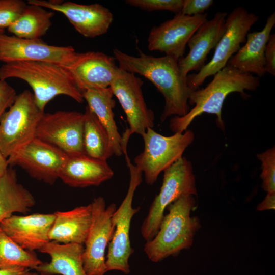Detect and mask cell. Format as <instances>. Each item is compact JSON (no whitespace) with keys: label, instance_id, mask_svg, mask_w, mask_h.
<instances>
[{"label":"cell","instance_id":"6da1fadb","mask_svg":"<svg viewBox=\"0 0 275 275\" xmlns=\"http://www.w3.org/2000/svg\"><path fill=\"white\" fill-rule=\"evenodd\" d=\"M113 53L119 68L140 75L151 81L163 95L165 104L160 119L182 117L190 110V92L186 77L181 72L178 61L171 56L155 57L142 51L133 56L115 48Z\"/></svg>","mask_w":275,"mask_h":275},{"label":"cell","instance_id":"7a4b0ae2","mask_svg":"<svg viewBox=\"0 0 275 275\" xmlns=\"http://www.w3.org/2000/svg\"><path fill=\"white\" fill-rule=\"evenodd\" d=\"M260 84L259 77L227 65L214 75L206 87L190 91L188 103L194 107L183 116L173 117L170 121V128L174 133H183L196 117L209 113L217 116V124L224 131L222 109L227 96L231 93L238 92L246 98L249 96L245 91L256 90Z\"/></svg>","mask_w":275,"mask_h":275},{"label":"cell","instance_id":"3957f363","mask_svg":"<svg viewBox=\"0 0 275 275\" xmlns=\"http://www.w3.org/2000/svg\"><path fill=\"white\" fill-rule=\"evenodd\" d=\"M17 78L32 88L37 106L44 111L49 101L59 95L68 96L78 103L84 101L66 68L45 62L16 61L3 63L0 67V80Z\"/></svg>","mask_w":275,"mask_h":275},{"label":"cell","instance_id":"277c9868","mask_svg":"<svg viewBox=\"0 0 275 275\" xmlns=\"http://www.w3.org/2000/svg\"><path fill=\"white\" fill-rule=\"evenodd\" d=\"M196 201L194 196L181 197L167 207L155 236L146 241L144 251L153 262H160L170 256L191 246L196 232L200 228L199 218L191 216Z\"/></svg>","mask_w":275,"mask_h":275},{"label":"cell","instance_id":"5b68a950","mask_svg":"<svg viewBox=\"0 0 275 275\" xmlns=\"http://www.w3.org/2000/svg\"><path fill=\"white\" fill-rule=\"evenodd\" d=\"M163 172L160 191L141 227L142 236L146 241L151 240L157 233L169 205L181 197L197 195L192 164L186 158L182 156Z\"/></svg>","mask_w":275,"mask_h":275},{"label":"cell","instance_id":"8992f818","mask_svg":"<svg viewBox=\"0 0 275 275\" xmlns=\"http://www.w3.org/2000/svg\"><path fill=\"white\" fill-rule=\"evenodd\" d=\"M125 160L129 171V184L126 196L112 216L114 231L108 245L105 265L107 271L117 270L127 274L130 272L129 259L134 252L130 239L131 222L140 210V207H133L132 202L135 190L142 183L143 173L129 158Z\"/></svg>","mask_w":275,"mask_h":275},{"label":"cell","instance_id":"52a82bcc","mask_svg":"<svg viewBox=\"0 0 275 275\" xmlns=\"http://www.w3.org/2000/svg\"><path fill=\"white\" fill-rule=\"evenodd\" d=\"M143 151L134 159V165L144 175L148 185L154 184L159 175L182 157L194 139L192 131L166 136L148 128L142 136Z\"/></svg>","mask_w":275,"mask_h":275},{"label":"cell","instance_id":"ba28073f","mask_svg":"<svg viewBox=\"0 0 275 275\" xmlns=\"http://www.w3.org/2000/svg\"><path fill=\"white\" fill-rule=\"evenodd\" d=\"M259 19L257 15L242 7L235 8L227 15L225 32L215 48L212 59L197 73L186 77L190 91L199 89L206 78L215 75L227 65L241 44L245 42L249 31Z\"/></svg>","mask_w":275,"mask_h":275},{"label":"cell","instance_id":"9c48e42d","mask_svg":"<svg viewBox=\"0 0 275 275\" xmlns=\"http://www.w3.org/2000/svg\"><path fill=\"white\" fill-rule=\"evenodd\" d=\"M44 114L29 90L17 95L0 120V151L6 158L35 138L38 124Z\"/></svg>","mask_w":275,"mask_h":275},{"label":"cell","instance_id":"30bf717a","mask_svg":"<svg viewBox=\"0 0 275 275\" xmlns=\"http://www.w3.org/2000/svg\"><path fill=\"white\" fill-rule=\"evenodd\" d=\"M143 85V80L136 74L119 68L110 86L129 124V128L121 136V147L125 158L128 157L127 146L131 135L136 133L142 136L148 128H153L154 125V114L147 106L142 91Z\"/></svg>","mask_w":275,"mask_h":275},{"label":"cell","instance_id":"8fae6325","mask_svg":"<svg viewBox=\"0 0 275 275\" xmlns=\"http://www.w3.org/2000/svg\"><path fill=\"white\" fill-rule=\"evenodd\" d=\"M90 204L92 219L84 244L83 266L87 275H104L107 272L105 250L114 233L112 218L117 207L113 203L106 206L105 199L100 196L94 198Z\"/></svg>","mask_w":275,"mask_h":275},{"label":"cell","instance_id":"7c38bea8","mask_svg":"<svg viewBox=\"0 0 275 275\" xmlns=\"http://www.w3.org/2000/svg\"><path fill=\"white\" fill-rule=\"evenodd\" d=\"M84 124V114L79 112L44 113L38 124L35 137L68 156L83 154Z\"/></svg>","mask_w":275,"mask_h":275},{"label":"cell","instance_id":"4fadbf2b","mask_svg":"<svg viewBox=\"0 0 275 275\" xmlns=\"http://www.w3.org/2000/svg\"><path fill=\"white\" fill-rule=\"evenodd\" d=\"M68 155L57 148L34 138L7 158L9 167L17 166L32 178L52 185L59 176Z\"/></svg>","mask_w":275,"mask_h":275},{"label":"cell","instance_id":"5bb4252c","mask_svg":"<svg viewBox=\"0 0 275 275\" xmlns=\"http://www.w3.org/2000/svg\"><path fill=\"white\" fill-rule=\"evenodd\" d=\"M77 52L71 46L49 45L41 39H29L0 34V61L45 62L64 67L69 66Z\"/></svg>","mask_w":275,"mask_h":275},{"label":"cell","instance_id":"9a60e30c","mask_svg":"<svg viewBox=\"0 0 275 275\" xmlns=\"http://www.w3.org/2000/svg\"><path fill=\"white\" fill-rule=\"evenodd\" d=\"M207 18L206 13L193 16L176 14L151 29L147 40L148 49L164 53L178 61L184 56L189 39Z\"/></svg>","mask_w":275,"mask_h":275},{"label":"cell","instance_id":"2e32d148","mask_svg":"<svg viewBox=\"0 0 275 275\" xmlns=\"http://www.w3.org/2000/svg\"><path fill=\"white\" fill-rule=\"evenodd\" d=\"M27 3L63 14L76 31L86 38H93L106 34L113 20L111 11L97 3L83 5L45 0H29Z\"/></svg>","mask_w":275,"mask_h":275},{"label":"cell","instance_id":"e0dca14e","mask_svg":"<svg viewBox=\"0 0 275 275\" xmlns=\"http://www.w3.org/2000/svg\"><path fill=\"white\" fill-rule=\"evenodd\" d=\"M114 57L99 51L78 53L65 67L79 90L110 87L119 67Z\"/></svg>","mask_w":275,"mask_h":275},{"label":"cell","instance_id":"ac0fdd59","mask_svg":"<svg viewBox=\"0 0 275 275\" xmlns=\"http://www.w3.org/2000/svg\"><path fill=\"white\" fill-rule=\"evenodd\" d=\"M54 219V213L12 215L0 223V228L23 249L34 252L50 241L49 233Z\"/></svg>","mask_w":275,"mask_h":275},{"label":"cell","instance_id":"d6986e66","mask_svg":"<svg viewBox=\"0 0 275 275\" xmlns=\"http://www.w3.org/2000/svg\"><path fill=\"white\" fill-rule=\"evenodd\" d=\"M226 12H217L213 18L206 20L189 39L188 53L178 61L180 70L184 76L189 72H198L205 65L207 56L215 48L226 29Z\"/></svg>","mask_w":275,"mask_h":275},{"label":"cell","instance_id":"ffe728a7","mask_svg":"<svg viewBox=\"0 0 275 275\" xmlns=\"http://www.w3.org/2000/svg\"><path fill=\"white\" fill-rule=\"evenodd\" d=\"M114 171L106 160L94 158L85 154L68 156L59 179L72 187L99 186L111 179Z\"/></svg>","mask_w":275,"mask_h":275},{"label":"cell","instance_id":"44dd1931","mask_svg":"<svg viewBox=\"0 0 275 275\" xmlns=\"http://www.w3.org/2000/svg\"><path fill=\"white\" fill-rule=\"evenodd\" d=\"M275 25V13L270 14L262 30L248 33L245 44L229 60V65L243 73L264 76V51L270 32Z\"/></svg>","mask_w":275,"mask_h":275},{"label":"cell","instance_id":"7402d4cb","mask_svg":"<svg viewBox=\"0 0 275 275\" xmlns=\"http://www.w3.org/2000/svg\"><path fill=\"white\" fill-rule=\"evenodd\" d=\"M53 213L54 219L49 233L50 241L84 245L91 223V204Z\"/></svg>","mask_w":275,"mask_h":275},{"label":"cell","instance_id":"603a6c76","mask_svg":"<svg viewBox=\"0 0 275 275\" xmlns=\"http://www.w3.org/2000/svg\"><path fill=\"white\" fill-rule=\"evenodd\" d=\"M83 244H63L50 241L40 251L48 255L49 262H42L35 270L40 275H87L83 266Z\"/></svg>","mask_w":275,"mask_h":275},{"label":"cell","instance_id":"cb8c5ba5","mask_svg":"<svg viewBox=\"0 0 275 275\" xmlns=\"http://www.w3.org/2000/svg\"><path fill=\"white\" fill-rule=\"evenodd\" d=\"M87 106L95 115L106 130L113 155L120 156L123 154L121 147V135L117 126L113 109L116 101L110 87L87 90L82 93Z\"/></svg>","mask_w":275,"mask_h":275},{"label":"cell","instance_id":"d4e9b609","mask_svg":"<svg viewBox=\"0 0 275 275\" xmlns=\"http://www.w3.org/2000/svg\"><path fill=\"white\" fill-rule=\"evenodd\" d=\"M35 204L32 194L18 182L16 170L9 167L0 178V223L15 212L28 213Z\"/></svg>","mask_w":275,"mask_h":275},{"label":"cell","instance_id":"484cf974","mask_svg":"<svg viewBox=\"0 0 275 275\" xmlns=\"http://www.w3.org/2000/svg\"><path fill=\"white\" fill-rule=\"evenodd\" d=\"M54 15L51 10L28 3L21 14L7 30L19 38L41 39L51 27V19Z\"/></svg>","mask_w":275,"mask_h":275},{"label":"cell","instance_id":"4316f807","mask_svg":"<svg viewBox=\"0 0 275 275\" xmlns=\"http://www.w3.org/2000/svg\"><path fill=\"white\" fill-rule=\"evenodd\" d=\"M83 146L86 155L107 160L112 155L108 134L95 115L88 107L85 108Z\"/></svg>","mask_w":275,"mask_h":275},{"label":"cell","instance_id":"83f0119b","mask_svg":"<svg viewBox=\"0 0 275 275\" xmlns=\"http://www.w3.org/2000/svg\"><path fill=\"white\" fill-rule=\"evenodd\" d=\"M42 262L34 252L23 249L0 228V269L24 267L35 270Z\"/></svg>","mask_w":275,"mask_h":275},{"label":"cell","instance_id":"f1b7e54d","mask_svg":"<svg viewBox=\"0 0 275 275\" xmlns=\"http://www.w3.org/2000/svg\"><path fill=\"white\" fill-rule=\"evenodd\" d=\"M261 162L262 187L267 193L275 192L274 147L256 155Z\"/></svg>","mask_w":275,"mask_h":275},{"label":"cell","instance_id":"f546056e","mask_svg":"<svg viewBox=\"0 0 275 275\" xmlns=\"http://www.w3.org/2000/svg\"><path fill=\"white\" fill-rule=\"evenodd\" d=\"M184 0H127L128 5L148 11H169L175 14L181 12Z\"/></svg>","mask_w":275,"mask_h":275},{"label":"cell","instance_id":"4dcf8cb0","mask_svg":"<svg viewBox=\"0 0 275 275\" xmlns=\"http://www.w3.org/2000/svg\"><path fill=\"white\" fill-rule=\"evenodd\" d=\"M22 0H0V31L11 25L27 5Z\"/></svg>","mask_w":275,"mask_h":275},{"label":"cell","instance_id":"1f68e13d","mask_svg":"<svg viewBox=\"0 0 275 275\" xmlns=\"http://www.w3.org/2000/svg\"><path fill=\"white\" fill-rule=\"evenodd\" d=\"M17 94L6 80H0V120L14 102Z\"/></svg>","mask_w":275,"mask_h":275},{"label":"cell","instance_id":"d6a6232c","mask_svg":"<svg viewBox=\"0 0 275 275\" xmlns=\"http://www.w3.org/2000/svg\"><path fill=\"white\" fill-rule=\"evenodd\" d=\"M213 4L212 0H184L181 13L188 16L203 14Z\"/></svg>","mask_w":275,"mask_h":275},{"label":"cell","instance_id":"836d02e7","mask_svg":"<svg viewBox=\"0 0 275 275\" xmlns=\"http://www.w3.org/2000/svg\"><path fill=\"white\" fill-rule=\"evenodd\" d=\"M265 71L275 75V34H270L264 51Z\"/></svg>","mask_w":275,"mask_h":275},{"label":"cell","instance_id":"e575fe53","mask_svg":"<svg viewBox=\"0 0 275 275\" xmlns=\"http://www.w3.org/2000/svg\"><path fill=\"white\" fill-rule=\"evenodd\" d=\"M275 208V192L268 193L264 200L257 206L258 211H263Z\"/></svg>","mask_w":275,"mask_h":275},{"label":"cell","instance_id":"d590c367","mask_svg":"<svg viewBox=\"0 0 275 275\" xmlns=\"http://www.w3.org/2000/svg\"><path fill=\"white\" fill-rule=\"evenodd\" d=\"M0 275H40L37 272L24 267H15L10 269H0Z\"/></svg>","mask_w":275,"mask_h":275},{"label":"cell","instance_id":"8d00e7d4","mask_svg":"<svg viewBox=\"0 0 275 275\" xmlns=\"http://www.w3.org/2000/svg\"><path fill=\"white\" fill-rule=\"evenodd\" d=\"M8 168L7 158L0 151V178L6 173Z\"/></svg>","mask_w":275,"mask_h":275},{"label":"cell","instance_id":"74e56055","mask_svg":"<svg viewBox=\"0 0 275 275\" xmlns=\"http://www.w3.org/2000/svg\"><path fill=\"white\" fill-rule=\"evenodd\" d=\"M4 31H0V34L2 33H4Z\"/></svg>","mask_w":275,"mask_h":275}]
</instances>
